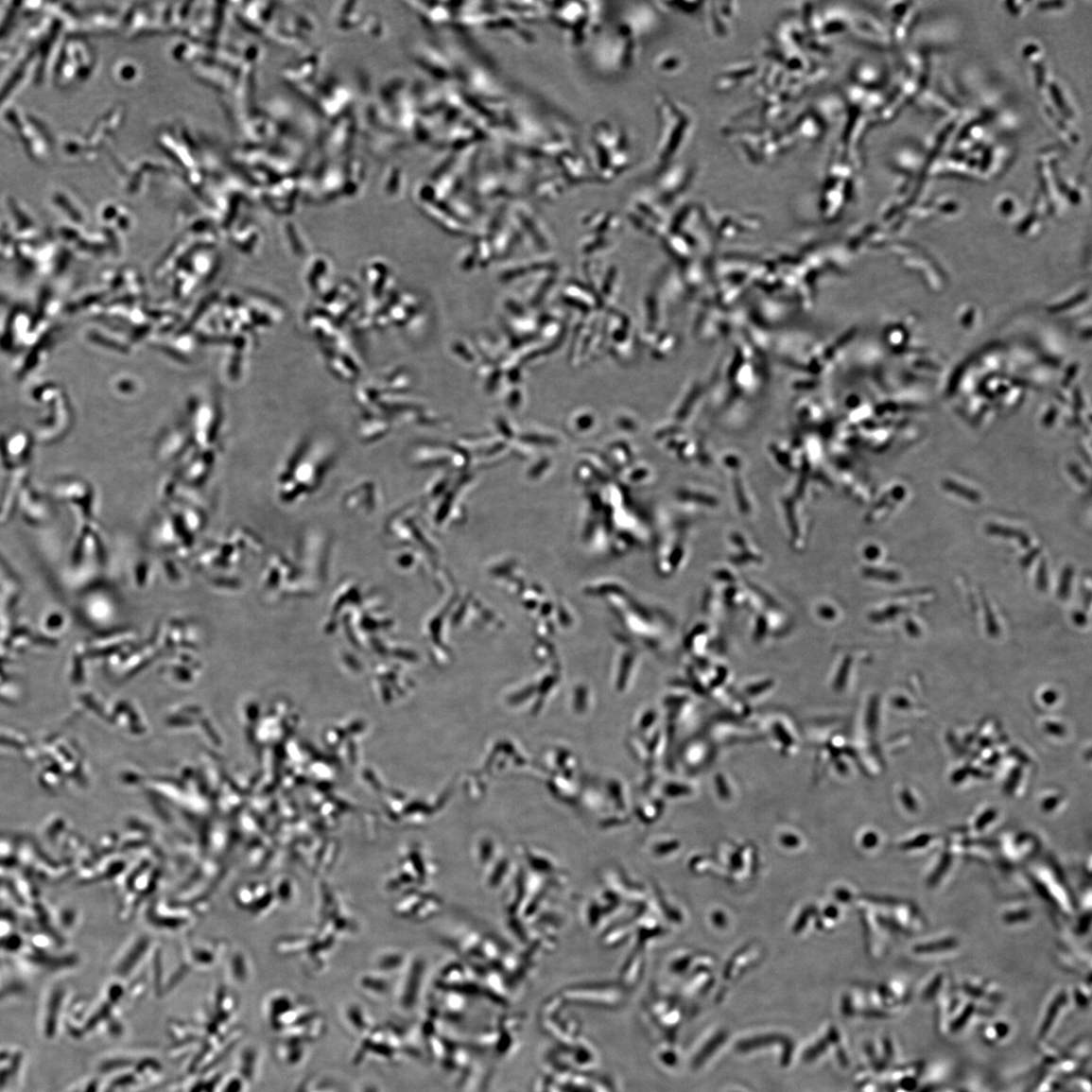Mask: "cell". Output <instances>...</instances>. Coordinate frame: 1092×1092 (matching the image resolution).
Segmentation results:
<instances>
[{"label": "cell", "mask_w": 1092, "mask_h": 1092, "mask_svg": "<svg viewBox=\"0 0 1092 1092\" xmlns=\"http://www.w3.org/2000/svg\"><path fill=\"white\" fill-rule=\"evenodd\" d=\"M25 1060V1053L16 1047H0V1092H8L18 1085Z\"/></svg>", "instance_id": "obj_1"}, {"label": "cell", "mask_w": 1092, "mask_h": 1092, "mask_svg": "<svg viewBox=\"0 0 1092 1092\" xmlns=\"http://www.w3.org/2000/svg\"><path fill=\"white\" fill-rule=\"evenodd\" d=\"M958 945V941L955 938H944L916 945L913 946L912 952L920 956L944 954L956 950Z\"/></svg>", "instance_id": "obj_2"}, {"label": "cell", "mask_w": 1092, "mask_h": 1092, "mask_svg": "<svg viewBox=\"0 0 1092 1092\" xmlns=\"http://www.w3.org/2000/svg\"><path fill=\"white\" fill-rule=\"evenodd\" d=\"M1038 844L1039 842L1035 836L1025 833L1018 834L1012 841V843L1008 844V848L1014 850V853H1012L1013 858H1014V857H1019L1018 858H1029L1037 853Z\"/></svg>", "instance_id": "obj_3"}, {"label": "cell", "mask_w": 1092, "mask_h": 1092, "mask_svg": "<svg viewBox=\"0 0 1092 1092\" xmlns=\"http://www.w3.org/2000/svg\"><path fill=\"white\" fill-rule=\"evenodd\" d=\"M955 862V858L950 851H945L933 872L928 876L927 883L930 887H936L942 883L945 876H948L951 868Z\"/></svg>", "instance_id": "obj_4"}, {"label": "cell", "mask_w": 1092, "mask_h": 1092, "mask_svg": "<svg viewBox=\"0 0 1092 1092\" xmlns=\"http://www.w3.org/2000/svg\"><path fill=\"white\" fill-rule=\"evenodd\" d=\"M986 530L990 534H993V535H997V536L1006 537V538H1016V540H1018L1019 543H1021V545L1024 547L1030 546V538L1027 534H1025L1022 531H1018V530H1015L1013 529H1008V528H1002L999 526H996V524H989V526H987V528H986Z\"/></svg>", "instance_id": "obj_5"}, {"label": "cell", "mask_w": 1092, "mask_h": 1092, "mask_svg": "<svg viewBox=\"0 0 1092 1092\" xmlns=\"http://www.w3.org/2000/svg\"><path fill=\"white\" fill-rule=\"evenodd\" d=\"M943 488L969 501L979 502L980 500V494L977 491L960 485L951 479L944 480Z\"/></svg>", "instance_id": "obj_6"}, {"label": "cell", "mask_w": 1092, "mask_h": 1092, "mask_svg": "<svg viewBox=\"0 0 1092 1092\" xmlns=\"http://www.w3.org/2000/svg\"><path fill=\"white\" fill-rule=\"evenodd\" d=\"M935 836L931 834L917 835L905 843L901 844V849L906 852H921L930 846L931 842L935 841Z\"/></svg>", "instance_id": "obj_7"}, {"label": "cell", "mask_w": 1092, "mask_h": 1092, "mask_svg": "<svg viewBox=\"0 0 1092 1092\" xmlns=\"http://www.w3.org/2000/svg\"><path fill=\"white\" fill-rule=\"evenodd\" d=\"M1031 911L1026 908L1010 910L1003 914V922L1008 925L1027 923L1031 919Z\"/></svg>", "instance_id": "obj_8"}, {"label": "cell", "mask_w": 1092, "mask_h": 1092, "mask_svg": "<svg viewBox=\"0 0 1092 1092\" xmlns=\"http://www.w3.org/2000/svg\"><path fill=\"white\" fill-rule=\"evenodd\" d=\"M997 819V811L989 809L983 812L980 817L975 822V828L979 832H984L985 829L992 824Z\"/></svg>", "instance_id": "obj_9"}, {"label": "cell", "mask_w": 1092, "mask_h": 1092, "mask_svg": "<svg viewBox=\"0 0 1092 1092\" xmlns=\"http://www.w3.org/2000/svg\"><path fill=\"white\" fill-rule=\"evenodd\" d=\"M1072 575H1073V572H1072L1071 567H1067V569L1065 571V573H1063V576L1061 579V584L1059 587V595H1061V597H1063V598H1065V597H1066L1069 594Z\"/></svg>", "instance_id": "obj_10"}, {"label": "cell", "mask_w": 1092, "mask_h": 1092, "mask_svg": "<svg viewBox=\"0 0 1092 1092\" xmlns=\"http://www.w3.org/2000/svg\"><path fill=\"white\" fill-rule=\"evenodd\" d=\"M1047 585H1048V581H1047L1046 564H1045V563H1041L1040 569H1039V576H1038V587L1041 590H1045L1047 588Z\"/></svg>", "instance_id": "obj_11"}, {"label": "cell", "mask_w": 1092, "mask_h": 1092, "mask_svg": "<svg viewBox=\"0 0 1092 1092\" xmlns=\"http://www.w3.org/2000/svg\"><path fill=\"white\" fill-rule=\"evenodd\" d=\"M902 800H904V804L907 806L908 810H910L911 812L916 811L917 806L915 803V799H913L912 795L909 791L905 792L904 796H902Z\"/></svg>", "instance_id": "obj_12"}, {"label": "cell", "mask_w": 1092, "mask_h": 1092, "mask_svg": "<svg viewBox=\"0 0 1092 1092\" xmlns=\"http://www.w3.org/2000/svg\"><path fill=\"white\" fill-rule=\"evenodd\" d=\"M1090 922H1091V916H1090V913L1088 912L1086 915H1083L1082 917V920L1080 921V927H1079L1080 934L1083 935V934L1087 933V930L1090 927Z\"/></svg>", "instance_id": "obj_13"}, {"label": "cell", "mask_w": 1092, "mask_h": 1092, "mask_svg": "<svg viewBox=\"0 0 1092 1092\" xmlns=\"http://www.w3.org/2000/svg\"><path fill=\"white\" fill-rule=\"evenodd\" d=\"M1058 805V799L1055 797L1048 798L1044 801L1042 808L1045 811H1052Z\"/></svg>", "instance_id": "obj_14"}, {"label": "cell", "mask_w": 1092, "mask_h": 1092, "mask_svg": "<svg viewBox=\"0 0 1092 1092\" xmlns=\"http://www.w3.org/2000/svg\"><path fill=\"white\" fill-rule=\"evenodd\" d=\"M1046 696H1048V697H1044V701L1046 702H1047V701H1048V703L1054 702V701L1056 699V695L1053 692L1047 693Z\"/></svg>", "instance_id": "obj_15"}]
</instances>
